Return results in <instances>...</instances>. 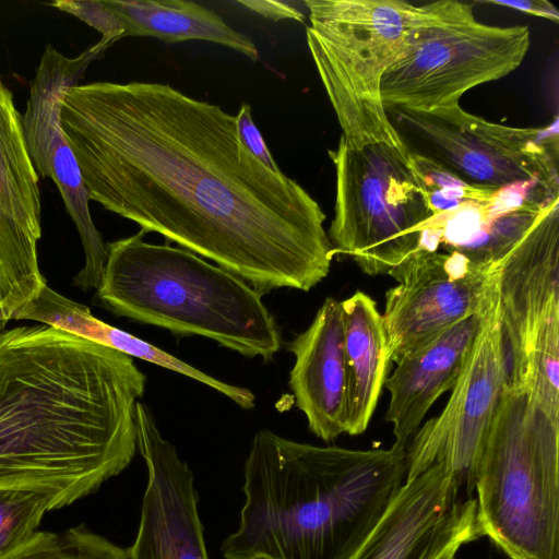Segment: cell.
Masks as SVG:
<instances>
[{
  "label": "cell",
  "instance_id": "obj_1",
  "mask_svg": "<svg viewBox=\"0 0 559 559\" xmlns=\"http://www.w3.org/2000/svg\"><path fill=\"white\" fill-rule=\"evenodd\" d=\"M88 199L240 277L261 296L330 272L325 214L241 144L235 116L167 84L93 82L62 95Z\"/></svg>",
  "mask_w": 559,
  "mask_h": 559
},
{
  "label": "cell",
  "instance_id": "obj_2",
  "mask_svg": "<svg viewBox=\"0 0 559 559\" xmlns=\"http://www.w3.org/2000/svg\"><path fill=\"white\" fill-rule=\"evenodd\" d=\"M146 377L128 355L44 325L0 331V488L62 507L126 469Z\"/></svg>",
  "mask_w": 559,
  "mask_h": 559
},
{
  "label": "cell",
  "instance_id": "obj_3",
  "mask_svg": "<svg viewBox=\"0 0 559 559\" xmlns=\"http://www.w3.org/2000/svg\"><path fill=\"white\" fill-rule=\"evenodd\" d=\"M406 447H319L258 431L223 558L349 559L402 488Z\"/></svg>",
  "mask_w": 559,
  "mask_h": 559
},
{
  "label": "cell",
  "instance_id": "obj_4",
  "mask_svg": "<svg viewBox=\"0 0 559 559\" xmlns=\"http://www.w3.org/2000/svg\"><path fill=\"white\" fill-rule=\"evenodd\" d=\"M145 234L140 229L106 243L99 305L178 335L210 338L248 358L273 359L281 330L253 287L187 249L146 242Z\"/></svg>",
  "mask_w": 559,
  "mask_h": 559
},
{
  "label": "cell",
  "instance_id": "obj_5",
  "mask_svg": "<svg viewBox=\"0 0 559 559\" xmlns=\"http://www.w3.org/2000/svg\"><path fill=\"white\" fill-rule=\"evenodd\" d=\"M475 492L480 537L509 559H559V421L509 381L478 463Z\"/></svg>",
  "mask_w": 559,
  "mask_h": 559
},
{
  "label": "cell",
  "instance_id": "obj_6",
  "mask_svg": "<svg viewBox=\"0 0 559 559\" xmlns=\"http://www.w3.org/2000/svg\"><path fill=\"white\" fill-rule=\"evenodd\" d=\"M307 45L352 147L404 145L381 98L382 78L399 56L419 5L401 0H307Z\"/></svg>",
  "mask_w": 559,
  "mask_h": 559
},
{
  "label": "cell",
  "instance_id": "obj_7",
  "mask_svg": "<svg viewBox=\"0 0 559 559\" xmlns=\"http://www.w3.org/2000/svg\"><path fill=\"white\" fill-rule=\"evenodd\" d=\"M530 43L526 25L484 24L467 3L421 4L399 56L382 78L384 108L431 111L459 105L467 91L516 70Z\"/></svg>",
  "mask_w": 559,
  "mask_h": 559
},
{
  "label": "cell",
  "instance_id": "obj_8",
  "mask_svg": "<svg viewBox=\"0 0 559 559\" xmlns=\"http://www.w3.org/2000/svg\"><path fill=\"white\" fill-rule=\"evenodd\" d=\"M335 167L333 253L349 257L367 275H389L421 245L433 216L406 145L352 147L341 138L329 151Z\"/></svg>",
  "mask_w": 559,
  "mask_h": 559
},
{
  "label": "cell",
  "instance_id": "obj_9",
  "mask_svg": "<svg viewBox=\"0 0 559 559\" xmlns=\"http://www.w3.org/2000/svg\"><path fill=\"white\" fill-rule=\"evenodd\" d=\"M414 153L439 163L468 185L499 189L535 182L559 194L558 119L546 128L490 122L460 104L431 111L385 109Z\"/></svg>",
  "mask_w": 559,
  "mask_h": 559
},
{
  "label": "cell",
  "instance_id": "obj_10",
  "mask_svg": "<svg viewBox=\"0 0 559 559\" xmlns=\"http://www.w3.org/2000/svg\"><path fill=\"white\" fill-rule=\"evenodd\" d=\"M508 378L492 275L476 337L445 407L420 426L406 447L405 479L444 465L462 493L474 498L478 463Z\"/></svg>",
  "mask_w": 559,
  "mask_h": 559
},
{
  "label": "cell",
  "instance_id": "obj_11",
  "mask_svg": "<svg viewBox=\"0 0 559 559\" xmlns=\"http://www.w3.org/2000/svg\"><path fill=\"white\" fill-rule=\"evenodd\" d=\"M108 47L102 43L69 58L47 45L31 82L23 128L35 170L56 183L68 214L79 231L85 263L73 284L84 292L97 288L107 261V247L93 223L88 194L74 154L62 132L63 92L78 85L88 64Z\"/></svg>",
  "mask_w": 559,
  "mask_h": 559
},
{
  "label": "cell",
  "instance_id": "obj_12",
  "mask_svg": "<svg viewBox=\"0 0 559 559\" xmlns=\"http://www.w3.org/2000/svg\"><path fill=\"white\" fill-rule=\"evenodd\" d=\"M495 265L480 266L459 252L419 247L394 267L389 275L397 285L385 293L382 313L391 362L478 313Z\"/></svg>",
  "mask_w": 559,
  "mask_h": 559
},
{
  "label": "cell",
  "instance_id": "obj_13",
  "mask_svg": "<svg viewBox=\"0 0 559 559\" xmlns=\"http://www.w3.org/2000/svg\"><path fill=\"white\" fill-rule=\"evenodd\" d=\"M509 381L523 374L535 348L559 333V199L495 265Z\"/></svg>",
  "mask_w": 559,
  "mask_h": 559
},
{
  "label": "cell",
  "instance_id": "obj_14",
  "mask_svg": "<svg viewBox=\"0 0 559 559\" xmlns=\"http://www.w3.org/2000/svg\"><path fill=\"white\" fill-rule=\"evenodd\" d=\"M480 537L476 499L435 465L405 479L388 510L349 559H445Z\"/></svg>",
  "mask_w": 559,
  "mask_h": 559
},
{
  "label": "cell",
  "instance_id": "obj_15",
  "mask_svg": "<svg viewBox=\"0 0 559 559\" xmlns=\"http://www.w3.org/2000/svg\"><path fill=\"white\" fill-rule=\"evenodd\" d=\"M135 430L138 450L147 467V484L128 558L210 559L193 473L140 401L135 405Z\"/></svg>",
  "mask_w": 559,
  "mask_h": 559
},
{
  "label": "cell",
  "instance_id": "obj_16",
  "mask_svg": "<svg viewBox=\"0 0 559 559\" xmlns=\"http://www.w3.org/2000/svg\"><path fill=\"white\" fill-rule=\"evenodd\" d=\"M559 199L535 182L499 188L489 199L466 201L423 224L421 245L459 252L480 266H493L524 236L543 211Z\"/></svg>",
  "mask_w": 559,
  "mask_h": 559
},
{
  "label": "cell",
  "instance_id": "obj_17",
  "mask_svg": "<svg viewBox=\"0 0 559 559\" xmlns=\"http://www.w3.org/2000/svg\"><path fill=\"white\" fill-rule=\"evenodd\" d=\"M288 349L295 356L289 386L310 431L325 442L344 433L346 392L342 301L328 297Z\"/></svg>",
  "mask_w": 559,
  "mask_h": 559
},
{
  "label": "cell",
  "instance_id": "obj_18",
  "mask_svg": "<svg viewBox=\"0 0 559 559\" xmlns=\"http://www.w3.org/2000/svg\"><path fill=\"white\" fill-rule=\"evenodd\" d=\"M479 323L480 311L453 324L395 364L383 386L390 394L384 420L393 427L395 443L407 445L433 403L453 389Z\"/></svg>",
  "mask_w": 559,
  "mask_h": 559
},
{
  "label": "cell",
  "instance_id": "obj_19",
  "mask_svg": "<svg viewBox=\"0 0 559 559\" xmlns=\"http://www.w3.org/2000/svg\"><path fill=\"white\" fill-rule=\"evenodd\" d=\"M14 319L36 321L131 358L135 357L169 369L207 385L241 408L249 409L254 406L255 396L250 390L218 380L155 345L103 322L92 314L88 307L60 295L48 285L22 308Z\"/></svg>",
  "mask_w": 559,
  "mask_h": 559
},
{
  "label": "cell",
  "instance_id": "obj_20",
  "mask_svg": "<svg viewBox=\"0 0 559 559\" xmlns=\"http://www.w3.org/2000/svg\"><path fill=\"white\" fill-rule=\"evenodd\" d=\"M346 392L344 433H362L373 415L391 362L382 313L376 301L356 292L342 301Z\"/></svg>",
  "mask_w": 559,
  "mask_h": 559
},
{
  "label": "cell",
  "instance_id": "obj_21",
  "mask_svg": "<svg viewBox=\"0 0 559 559\" xmlns=\"http://www.w3.org/2000/svg\"><path fill=\"white\" fill-rule=\"evenodd\" d=\"M126 27L124 37H155L164 43L198 39L223 45L252 61L254 43L235 31L212 10L183 0H104Z\"/></svg>",
  "mask_w": 559,
  "mask_h": 559
},
{
  "label": "cell",
  "instance_id": "obj_22",
  "mask_svg": "<svg viewBox=\"0 0 559 559\" xmlns=\"http://www.w3.org/2000/svg\"><path fill=\"white\" fill-rule=\"evenodd\" d=\"M39 177L31 159L23 116L0 78V209L41 236Z\"/></svg>",
  "mask_w": 559,
  "mask_h": 559
},
{
  "label": "cell",
  "instance_id": "obj_23",
  "mask_svg": "<svg viewBox=\"0 0 559 559\" xmlns=\"http://www.w3.org/2000/svg\"><path fill=\"white\" fill-rule=\"evenodd\" d=\"M39 238L0 209V331L47 285L38 265Z\"/></svg>",
  "mask_w": 559,
  "mask_h": 559
},
{
  "label": "cell",
  "instance_id": "obj_24",
  "mask_svg": "<svg viewBox=\"0 0 559 559\" xmlns=\"http://www.w3.org/2000/svg\"><path fill=\"white\" fill-rule=\"evenodd\" d=\"M1 559H129L127 549L86 526L63 532H36Z\"/></svg>",
  "mask_w": 559,
  "mask_h": 559
},
{
  "label": "cell",
  "instance_id": "obj_25",
  "mask_svg": "<svg viewBox=\"0 0 559 559\" xmlns=\"http://www.w3.org/2000/svg\"><path fill=\"white\" fill-rule=\"evenodd\" d=\"M63 508L51 492L29 488H0V559L35 533L47 511Z\"/></svg>",
  "mask_w": 559,
  "mask_h": 559
},
{
  "label": "cell",
  "instance_id": "obj_26",
  "mask_svg": "<svg viewBox=\"0 0 559 559\" xmlns=\"http://www.w3.org/2000/svg\"><path fill=\"white\" fill-rule=\"evenodd\" d=\"M411 159L427 192L433 215L466 201L487 200L498 190L468 185L439 163L420 154L411 152Z\"/></svg>",
  "mask_w": 559,
  "mask_h": 559
},
{
  "label": "cell",
  "instance_id": "obj_27",
  "mask_svg": "<svg viewBox=\"0 0 559 559\" xmlns=\"http://www.w3.org/2000/svg\"><path fill=\"white\" fill-rule=\"evenodd\" d=\"M50 5L78 17L98 31L102 34L99 41L107 46L124 37V24L104 0H57Z\"/></svg>",
  "mask_w": 559,
  "mask_h": 559
},
{
  "label": "cell",
  "instance_id": "obj_28",
  "mask_svg": "<svg viewBox=\"0 0 559 559\" xmlns=\"http://www.w3.org/2000/svg\"><path fill=\"white\" fill-rule=\"evenodd\" d=\"M235 118L237 134L243 147L267 168L278 170L276 162L252 119L251 106L242 103Z\"/></svg>",
  "mask_w": 559,
  "mask_h": 559
},
{
  "label": "cell",
  "instance_id": "obj_29",
  "mask_svg": "<svg viewBox=\"0 0 559 559\" xmlns=\"http://www.w3.org/2000/svg\"><path fill=\"white\" fill-rule=\"evenodd\" d=\"M238 3L269 20H295L298 22L305 21L304 13L294 8L288 2L271 0H241L238 1Z\"/></svg>",
  "mask_w": 559,
  "mask_h": 559
},
{
  "label": "cell",
  "instance_id": "obj_30",
  "mask_svg": "<svg viewBox=\"0 0 559 559\" xmlns=\"http://www.w3.org/2000/svg\"><path fill=\"white\" fill-rule=\"evenodd\" d=\"M483 3L507 7L531 15L544 17L555 23L559 22V11L546 0H487Z\"/></svg>",
  "mask_w": 559,
  "mask_h": 559
},
{
  "label": "cell",
  "instance_id": "obj_31",
  "mask_svg": "<svg viewBox=\"0 0 559 559\" xmlns=\"http://www.w3.org/2000/svg\"><path fill=\"white\" fill-rule=\"evenodd\" d=\"M445 559H456V555H452V556H449L448 558Z\"/></svg>",
  "mask_w": 559,
  "mask_h": 559
}]
</instances>
